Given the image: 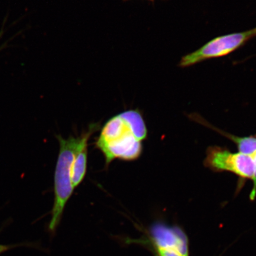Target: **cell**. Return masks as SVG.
Returning a JSON list of instances; mask_svg holds the SVG:
<instances>
[{"mask_svg":"<svg viewBox=\"0 0 256 256\" xmlns=\"http://www.w3.org/2000/svg\"><path fill=\"white\" fill-rule=\"evenodd\" d=\"M135 130L126 111L106 123L96 146L104 154L106 166L114 159L132 161L142 154V140Z\"/></svg>","mask_w":256,"mask_h":256,"instance_id":"obj_1","label":"cell"},{"mask_svg":"<svg viewBox=\"0 0 256 256\" xmlns=\"http://www.w3.org/2000/svg\"><path fill=\"white\" fill-rule=\"evenodd\" d=\"M57 138L59 140L60 150L54 176L55 200L52 218L48 226V230L52 232L58 226L64 208L74 190L72 184V167L76 153L81 145L83 134L81 136H72L66 140L59 136Z\"/></svg>","mask_w":256,"mask_h":256,"instance_id":"obj_2","label":"cell"},{"mask_svg":"<svg viewBox=\"0 0 256 256\" xmlns=\"http://www.w3.org/2000/svg\"><path fill=\"white\" fill-rule=\"evenodd\" d=\"M256 37V28L214 38L194 52L182 57L178 66L187 68L208 60L229 55Z\"/></svg>","mask_w":256,"mask_h":256,"instance_id":"obj_3","label":"cell"},{"mask_svg":"<svg viewBox=\"0 0 256 256\" xmlns=\"http://www.w3.org/2000/svg\"><path fill=\"white\" fill-rule=\"evenodd\" d=\"M204 164L214 172H232L243 180H252L254 178V162L252 156L239 152L233 153L224 147L210 146L206 151Z\"/></svg>","mask_w":256,"mask_h":256,"instance_id":"obj_4","label":"cell"},{"mask_svg":"<svg viewBox=\"0 0 256 256\" xmlns=\"http://www.w3.org/2000/svg\"><path fill=\"white\" fill-rule=\"evenodd\" d=\"M152 236L155 248H174L188 256L187 240L180 230L158 224L153 227Z\"/></svg>","mask_w":256,"mask_h":256,"instance_id":"obj_5","label":"cell"},{"mask_svg":"<svg viewBox=\"0 0 256 256\" xmlns=\"http://www.w3.org/2000/svg\"><path fill=\"white\" fill-rule=\"evenodd\" d=\"M97 124H92L87 132L83 134V139L75 156L72 167V184L76 188L84 180L88 164V144L92 134L98 129Z\"/></svg>","mask_w":256,"mask_h":256,"instance_id":"obj_6","label":"cell"},{"mask_svg":"<svg viewBox=\"0 0 256 256\" xmlns=\"http://www.w3.org/2000/svg\"><path fill=\"white\" fill-rule=\"evenodd\" d=\"M190 117L191 119H193L197 122L203 124L204 126L207 127L212 128L214 130H216V132L232 140V142H234L236 146H238L239 152L249 156L254 155L256 152V136L245 137L236 136L211 126L210 124L207 122L206 121L204 120L199 115L196 114H191Z\"/></svg>","mask_w":256,"mask_h":256,"instance_id":"obj_7","label":"cell"},{"mask_svg":"<svg viewBox=\"0 0 256 256\" xmlns=\"http://www.w3.org/2000/svg\"><path fill=\"white\" fill-rule=\"evenodd\" d=\"M156 249L158 256H184L174 248H156Z\"/></svg>","mask_w":256,"mask_h":256,"instance_id":"obj_8","label":"cell"},{"mask_svg":"<svg viewBox=\"0 0 256 256\" xmlns=\"http://www.w3.org/2000/svg\"><path fill=\"white\" fill-rule=\"evenodd\" d=\"M26 244L24 243H18V244H0V255L4 254V252L10 250L14 249L17 248L24 247V246Z\"/></svg>","mask_w":256,"mask_h":256,"instance_id":"obj_9","label":"cell"},{"mask_svg":"<svg viewBox=\"0 0 256 256\" xmlns=\"http://www.w3.org/2000/svg\"><path fill=\"white\" fill-rule=\"evenodd\" d=\"M252 156L254 158V178L252 179L254 186H252L250 194V198L252 200H254L256 196V152L254 155H252Z\"/></svg>","mask_w":256,"mask_h":256,"instance_id":"obj_10","label":"cell"},{"mask_svg":"<svg viewBox=\"0 0 256 256\" xmlns=\"http://www.w3.org/2000/svg\"><path fill=\"white\" fill-rule=\"evenodd\" d=\"M123 1L127 2V1H129V0H123ZM148 1L154 2L155 0H148Z\"/></svg>","mask_w":256,"mask_h":256,"instance_id":"obj_11","label":"cell"}]
</instances>
